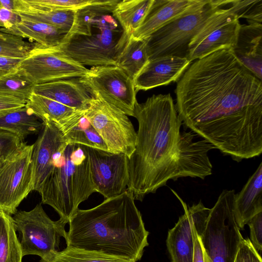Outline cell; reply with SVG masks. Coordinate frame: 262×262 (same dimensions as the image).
<instances>
[{"label":"cell","instance_id":"44","mask_svg":"<svg viewBox=\"0 0 262 262\" xmlns=\"http://www.w3.org/2000/svg\"><path fill=\"white\" fill-rule=\"evenodd\" d=\"M7 160L0 158V168L3 166Z\"/></svg>","mask_w":262,"mask_h":262},{"label":"cell","instance_id":"28","mask_svg":"<svg viewBox=\"0 0 262 262\" xmlns=\"http://www.w3.org/2000/svg\"><path fill=\"white\" fill-rule=\"evenodd\" d=\"M26 105L43 123L52 122L56 125L82 111L34 93L31 96Z\"/></svg>","mask_w":262,"mask_h":262},{"label":"cell","instance_id":"27","mask_svg":"<svg viewBox=\"0 0 262 262\" xmlns=\"http://www.w3.org/2000/svg\"><path fill=\"white\" fill-rule=\"evenodd\" d=\"M43 122L27 106L0 116V129L17 136L22 141L38 133Z\"/></svg>","mask_w":262,"mask_h":262},{"label":"cell","instance_id":"12","mask_svg":"<svg viewBox=\"0 0 262 262\" xmlns=\"http://www.w3.org/2000/svg\"><path fill=\"white\" fill-rule=\"evenodd\" d=\"M17 69L34 85L82 77L89 71L57 46L42 47L37 44L29 55L21 61Z\"/></svg>","mask_w":262,"mask_h":262},{"label":"cell","instance_id":"18","mask_svg":"<svg viewBox=\"0 0 262 262\" xmlns=\"http://www.w3.org/2000/svg\"><path fill=\"white\" fill-rule=\"evenodd\" d=\"M207 0H154L141 25L132 33L138 39H146L176 18L205 5Z\"/></svg>","mask_w":262,"mask_h":262},{"label":"cell","instance_id":"26","mask_svg":"<svg viewBox=\"0 0 262 262\" xmlns=\"http://www.w3.org/2000/svg\"><path fill=\"white\" fill-rule=\"evenodd\" d=\"M154 0L120 1L112 13L122 28V35L130 36L143 23Z\"/></svg>","mask_w":262,"mask_h":262},{"label":"cell","instance_id":"33","mask_svg":"<svg viewBox=\"0 0 262 262\" xmlns=\"http://www.w3.org/2000/svg\"><path fill=\"white\" fill-rule=\"evenodd\" d=\"M36 7L50 10L77 11L85 8L110 4L114 0H27Z\"/></svg>","mask_w":262,"mask_h":262},{"label":"cell","instance_id":"22","mask_svg":"<svg viewBox=\"0 0 262 262\" xmlns=\"http://www.w3.org/2000/svg\"><path fill=\"white\" fill-rule=\"evenodd\" d=\"M262 162L249 178L242 190L235 194L234 215L236 222L243 230L255 215L262 212Z\"/></svg>","mask_w":262,"mask_h":262},{"label":"cell","instance_id":"10","mask_svg":"<svg viewBox=\"0 0 262 262\" xmlns=\"http://www.w3.org/2000/svg\"><path fill=\"white\" fill-rule=\"evenodd\" d=\"M84 115L106 144L108 150L129 157L135 150L137 132L125 113L115 106L93 98Z\"/></svg>","mask_w":262,"mask_h":262},{"label":"cell","instance_id":"30","mask_svg":"<svg viewBox=\"0 0 262 262\" xmlns=\"http://www.w3.org/2000/svg\"><path fill=\"white\" fill-rule=\"evenodd\" d=\"M40 262H135L129 258L107 254L102 252L67 246L54 252Z\"/></svg>","mask_w":262,"mask_h":262},{"label":"cell","instance_id":"34","mask_svg":"<svg viewBox=\"0 0 262 262\" xmlns=\"http://www.w3.org/2000/svg\"><path fill=\"white\" fill-rule=\"evenodd\" d=\"M36 45L21 37L9 34L6 38H0V56L24 59L29 55Z\"/></svg>","mask_w":262,"mask_h":262},{"label":"cell","instance_id":"11","mask_svg":"<svg viewBox=\"0 0 262 262\" xmlns=\"http://www.w3.org/2000/svg\"><path fill=\"white\" fill-rule=\"evenodd\" d=\"M80 80L94 97L134 117L137 91L134 80L116 66L92 67Z\"/></svg>","mask_w":262,"mask_h":262},{"label":"cell","instance_id":"37","mask_svg":"<svg viewBox=\"0 0 262 262\" xmlns=\"http://www.w3.org/2000/svg\"><path fill=\"white\" fill-rule=\"evenodd\" d=\"M20 20V17L14 11L0 7L1 32L18 36L16 25Z\"/></svg>","mask_w":262,"mask_h":262},{"label":"cell","instance_id":"14","mask_svg":"<svg viewBox=\"0 0 262 262\" xmlns=\"http://www.w3.org/2000/svg\"><path fill=\"white\" fill-rule=\"evenodd\" d=\"M85 148L95 192L106 199L125 191L129 183L128 157L93 147Z\"/></svg>","mask_w":262,"mask_h":262},{"label":"cell","instance_id":"13","mask_svg":"<svg viewBox=\"0 0 262 262\" xmlns=\"http://www.w3.org/2000/svg\"><path fill=\"white\" fill-rule=\"evenodd\" d=\"M33 145L23 143L0 168V210L12 215L30 192L34 190L32 163Z\"/></svg>","mask_w":262,"mask_h":262},{"label":"cell","instance_id":"36","mask_svg":"<svg viewBox=\"0 0 262 262\" xmlns=\"http://www.w3.org/2000/svg\"><path fill=\"white\" fill-rule=\"evenodd\" d=\"M250 232V241L256 251L261 256L262 250V212L253 216L247 223Z\"/></svg>","mask_w":262,"mask_h":262},{"label":"cell","instance_id":"21","mask_svg":"<svg viewBox=\"0 0 262 262\" xmlns=\"http://www.w3.org/2000/svg\"><path fill=\"white\" fill-rule=\"evenodd\" d=\"M239 61L262 81V24L241 25L237 41L231 50Z\"/></svg>","mask_w":262,"mask_h":262},{"label":"cell","instance_id":"9","mask_svg":"<svg viewBox=\"0 0 262 262\" xmlns=\"http://www.w3.org/2000/svg\"><path fill=\"white\" fill-rule=\"evenodd\" d=\"M102 16L97 32L75 35L57 46L65 54L79 63L93 67L116 66L117 24L114 18Z\"/></svg>","mask_w":262,"mask_h":262},{"label":"cell","instance_id":"24","mask_svg":"<svg viewBox=\"0 0 262 262\" xmlns=\"http://www.w3.org/2000/svg\"><path fill=\"white\" fill-rule=\"evenodd\" d=\"M14 11L21 19L45 23L67 33L74 24L76 12L42 9L30 4L27 0H14Z\"/></svg>","mask_w":262,"mask_h":262},{"label":"cell","instance_id":"15","mask_svg":"<svg viewBox=\"0 0 262 262\" xmlns=\"http://www.w3.org/2000/svg\"><path fill=\"white\" fill-rule=\"evenodd\" d=\"M182 202L184 213L175 226L168 231L166 246L171 262H192L194 235L196 231L203 233L210 209L204 206L201 201L188 208L173 190Z\"/></svg>","mask_w":262,"mask_h":262},{"label":"cell","instance_id":"4","mask_svg":"<svg viewBox=\"0 0 262 262\" xmlns=\"http://www.w3.org/2000/svg\"><path fill=\"white\" fill-rule=\"evenodd\" d=\"M94 192L85 146L77 144L66 145L38 192L41 204L52 207L68 223Z\"/></svg>","mask_w":262,"mask_h":262},{"label":"cell","instance_id":"45","mask_svg":"<svg viewBox=\"0 0 262 262\" xmlns=\"http://www.w3.org/2000/svg\"><path fill=\"white\" fill-rule=\"evenodd\" d=\"M1 210H0V213H1Z\"/></svg>","mask_w":262,"mask_h":262},{"label":"cell","instance_id":"39","mask_svg":"<svg viewBox=\"0 0 262 262\" xmlns=\"http://www.w3.org/2000/svg\"><path fill=\"white\" fill-rule=\"evenodd\" d=\"M26 103L15 98L0 95V116L23 107Z\"/></svg>","mask_w":262,"mask_h":262},{"label":"cell","instance_id":"42","mask_svg":"<svg viewBox=\"0 0 262 262\" xmlns=\"http://www.w3.org/2000/svg\"><path fill=\"white\" fill-rule=\"evenodd\" d=\"M0 7L10 11H14V0H0Z\"/></svg>","mask_w":262,"mask_h":262},{"label":"cell","instance_id":"43","mask_svg":"<svg viewBox=\"0 0 262 262\" xmlns=\"http://www.w3.org/2000/svg\"><path fill=\"white\" fill-rule=\"evenodd\" d=\"M9 34L3 33L0 31V38H6Z\"/></svg>","mask_w":262,"mask_h":262},{"label":"cell","instance_id":"17","mask_svg":"<svg viewBox=\"0 0 262 262\" xmlns=\"http://www.w3.org/2000/svg\"><path fill=\"white\" fill-rule=\"evenodd\" d=\"M41 130L37 139L33 144L32 153L34 190L38 192L53 168L55 161L68 144L54 123H43Z\"/></svg>","mask_w":262,"mask_h":262},{"label":"cell","instance_id":"5","mask_svg":"<svg viewBox=\"0 0 262 262\" xmlns=\"http://www.w3.org/2000/svg\"><path fill=\"white\" fill-rule=\"evenodd\" d=\"M234 190H223L200 236L209 262H234L244 239L234 215Z\"/></svg>","mask_w":262,"mask_h":262},{"label":"cell","instance_id":"31","mask_svg":"<svg viewBox=\"0 0 262 262\" xmlns=\"http://www.w3.org/2000/svg\"><path fill=\"white\" fill-rule=\"evenodd\" d=\"M21 250L12 216L0 213V262H21Z\"/></svg>","mask_w":262,"mask_h":262},{"label":"cell","instance_id":"25","mask_svg":"<svg viewBox=\"0 0 262 262\" xmlns=\"http://www.w3.org/2000/svg\"><path fill=\"white\" fill-rule=\"evenodd\" d=\"M148 61L146 39H138L131 35L125 41H118L116 65L133 80Z\"/></svg>","mask_w":262,"mask_h":262},{"label":"cell","instance_id":"29","mask_svg":"<svg viewBox=\"0 0 262 262\" xmlns=\"http://www.w3.org/2000/svg\"><path fill=\"white\" fill-rule=\"evenodd\" d=\"M18 36L33 40L42 47H53L60 45L67 34L52 26L20 18L16 25Z\"/></svg>","mask_w":262,"mask_h":262},{"label":"cell","instance_id":"35","mask_svg":"<svg viewBox=\"0 0 262 262\" xmlns=\"http://www.w3.org/2000/svg\"><path fill=\"white\" fill-rule=\"evenodd\" d=\"M23 143L14 134L0 129V158L8 159L20 148Z\"/></svg>","mask_w":262,"mask_h":262},{"label":"cell","instance_id":"32","mask_svg":"<svg viewBox=\"0 0 262 262\" xmlns=\"http://www.w3.org/2000/svg\"><path fill=\"white\" fill-rule=\"evenodd\" d=\"M34 84L17 69L0 78V95L27 102L33 93Z\"/></svg>","mask_w":262,"mask_h":262},{"label":"cell","instance_id":"20","mask_svg":"<svg viewBox=\"0 0 262 262\" xmlns=\"http://www.w3.org/2000/svg\"><path fill=\"white\" fill-rule=\"evenodd\" d=\"M80 78L61 79L35 85L33 93L74 109L85 111L89 107L94 96Z\"/></svg>","mask_w":262,"mask_h":262},{"label":"cell","instance_id":"2","mask_svg":"<svg viewBox=\"0 0 262 262\" xmlns=\"http://www.w3.org/2000/svg\"><path fill=\"white\" fill-rule=\"evenodd\" d=\"M134 117L138 122L136 146L128 158L127 190L142 201L174 181L182 122L170 94L153 95L137 103Z\"/></svg>","mask_w":262,"mask_h":262},{"label":"cell","instance_id":"1","mask_svg":"<svg viewBox=\"0 0 262 262\" xmlns=\"http://www.w3.org/2000/svg\"><path fill=\"white\" fill-rule=\"evenodd\" d=\"M176 109L190 130L240 162L262 153V81L230 49L194 61L179 79Z\"/></svg>","mask_w":262,"mask_h":262},{"label":"cell","instance_id":"40","mask_svg":"<svg viewBox=\"0 0 262 262\" xmlns=\"http://www.w3.org/2000/svg\"><path fill=\"white\" fill-rule=\"evenodd\" d=\"M196 231L194 235L193 255L192 262H209L208 257L204 249L200 236Z\"/></svg>","mask_w":262,"mask_h":262},{"label":"cell","instance_id":"7","mask_svg":"<svg viewBox=\"0 0 262 262\" xmlns=\"http://www.w3.org/2000/svg\"><path fill=\"white\" fill-rule=\"evenodd\" d=\"M254 0H229L216 11L190 41L188 59L192 62L216 51L235 47L241 27Z\"/></svg>","mask_w":262,"mask_h":262},{"label":"cell","instance_id":"8","mask_svg":"<svg viewBox=\"0 0 262 262\" xmlns=\"http://www.w3.org/2000/svg\"><path fill=\"white\" fill-rule=\"evenodd\" d=\"M16 231L21 234L19 242L23 256L36 255L43 258L59 251L60 238L66 239L67 221L52 220L41 203L29 211H17L12 216Z\"/></svg>","mask_w":262,"mask_h":262},{"label":"cell","instance_id":"38","mask_svg":"<svg viewBox=\"0 0 262 262\" xmlns=\"http://www.w3.org/2000/svg\"><path fill=\"white\" fill-rule=\"evenodd\" d=\"M234 262H262V259L247 238L242 242Z\"/></svg>","mask_w":262,"mask_h":262},{"label":"cell","instance_id":"19","mask_svg":"<svg viewBox=\"0 0 262 262\" xmlns=\"http://www.w3.org/2000/svg\"><path fill=\"white\" fill-rule=\"evenodd\" d=\"M186 57L166 56L149 60L148 63L134 79L137 92L147 91L177 81L191 63Z\"/></svg>","mask_w":262,"mask_h":262},{"label":"cell","instance_id":"23","mask_svg":"<svg viewBox=\"0 0 262 262\" xmlns=\"http://www.w3.org/2000/svg\"><path fill=\"white\" fill-rule=\"evenodd\" d=\"M84 112L81 111L56 125L68 144H77L108 151L101 137L85 116Z\"/></svg>","mask_w":262,"mask_h":262},{"label":"cell","instance_id":"41","mask_svg":"<svg viewBox=\"0 0 262 262\" xmlns=\"http://www.w3.org/2000/svg\"><path fill=\"white\" fill-rule=\"evenodd\" d=\"M23 59L0 56V78L15 71Z\"/></svg>","mask_w":262,"mask_h":262},{"label":"cell","instance_id":"16","mask_svg":"<svg viewBox=\"0 0 262 262\" xmlns=\"http://www.w3.org/2000/svg\"><path fill=\"white\" fill-rule=\"evenodd\" d=\"M196 135L191 130L180 133L174 181L187 177L204 180L212 174L208 152L216 148L204 139L195 140Z\"/></svg>","mask_w":262,"mask_h":262},{"label":"cell","instance_id":"6","mask_svg":"<svg viewBox=\"0 0 262 262\" xmlns=\"http://www.w3.org/2000/svg\"><path fill=\"white\" fill-rule=\"evenodd\" d=\"M229 1L207 0L202 7L176 18L154 33L146 39L149 60L166 56L187 58L191 39L209 18Z\"/></svg>","mask_w":262,"mask_h":262},{"label":"cell","instance_id":"3","mask_svg":"<svg viewBox=\"0 0 262 262\" xmlns=\"http://www.w3.org/2000/svg\"><path fill=\"white\" fill-rule=\"evenodd\" d=\"M135 201L126 189L93 208L78 209L69 221L67 246L140 260L149 232Z\"/></svg>","mask_w":262,"mask_h":262}]
</instances>
